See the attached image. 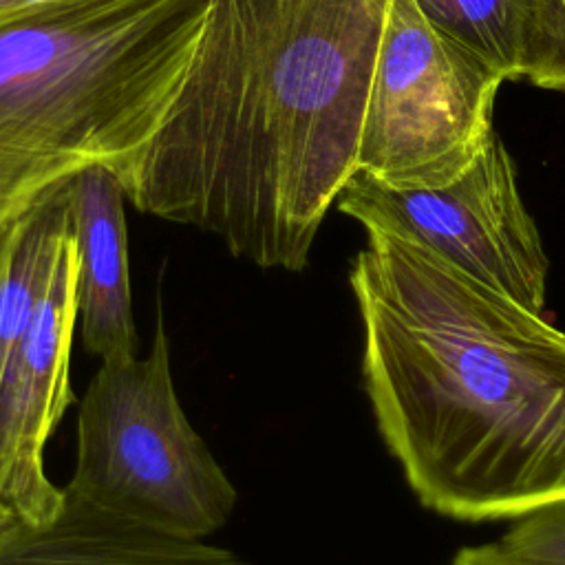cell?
Wrapping results in <instances>:
<instances>
[{
    "mask_svg": "<svg viewBox=\"0 0 565 565\" xmlns=\"http://www.w3.org/2000/svg\"><path fill=\"white\" fill-rule=\"evenodd\" d=\"M124 185L104 166L71 177L77 252L75 305L84 347L102 362L137 355L132 318Z\"/></svg>",
    "mask_w": 565,
    "mask_h": 565,
    "instance_id": "cell-8",
    "label": "cell"
},
{
    "mask_svg": "<svg viewBox=\"0 0 565 565\" xmlns=\"http://www.w3.org/2000/svg\"><path fill=\"white\" fill-rule=\"evenodd\" d=\"M71 230V179L44 190L0 227V386Z\"/></svg>",
    "mask_w": 565,
    "mask_h": 565,
    "instance_id": "cell-10",
    "label": "cell"
},
{
    "mask_svg": "<svg viewBox=\"0 0 565 565\" xmlns=\"http://www.w3.org/2000/svg\"><path fill=\"white\" fill-rule=\"evenodd\" d=\"M75 232L66 236L49 289L0 386V501L22 521L51 519L64 490L44 472V446L68 402V360L77 327Z\"/></svg>",
    "mask_w": 565,
    "mask_h": 565,
    "instance_id": "cell-7",
    "label": "cell"
},
{
    "mask_svg": "<svg viewBox=\"0 0 565 565\" xmlns=\"http://www.w3.org/2000/svg\"><path fill=\"white\" fill-rule=\"evenodd\" d=\"M497 545L523 565H565V501L514 519Z\"/></svg>",
    "mask_w": 565,
    "mask_h": 565,
    "instance_id": "cell-12",
    "label": "cell"
},
{
    "mask_svg": "<svg viewBox=\"0 0 565 565\" xmlns=\"http://www.w3.org/2000/svg\"><path fill=\"white\" fill-rule=\"evenodd\" d=\"M424 20L503 79H527L545 26L547 0H413Z\"/></svg>",
    "mask_w": 565,
    "mask_h": 565,
    "instance_id": "cell-11",
    "label": "cell"
},
{
    "mask_svg": "<svg viewBox=\"0 0 565 565\" xmlns=\"http://www.w3.org/2000/svg\"><path fill=\"white\" fill-rule=\"evenodd\" d=\"M212 0H51L0 22V227L51 185L117 177L179 99Z\"/></svg>",
    "mask_w": 565,
    "mask_h": 565,
    "instance_id": "cell-3",
    "label": "cell"
},
{
    "mask_svg": "<svg viewBox=\"0 0 565 565\" xmlns=\"http://www.w3.org/2000/svg\"><path fill=\"white\" fill-rule=\"evenodd\" d=\"M44 2H51V0H0V22L13 18V15H20L29 9H35Z\"/></svg>",
    "mask_w": 565,
    "mask_h": 565,
    "instance_id": "cell-15",
    "label": "cell"
},
{
    "mask_svg": "<svg viewBox=\"0 0 565 565\" xmlns=\"http://www.w3.org/2000/svg\"><path fill=\"white\" fill-rule=\"evenodd\" d=\"M505 79L437 33L413 0H393L360 130L355 172L399 188H439L486 148Z\"/></svg>",
    "mask_w": 565,
    "mask_h": 565,
    "instance_id": "cell-5",
    "label": "cell"
},
{
    "mask_svg": "<svg viewBox=\"0 0 565 565\" xmlns=\"http://www.w3.org/2000/svg\"><path fill=\"white\" fill-rule=\"evenodd\" d=\"M13 519H15V514H13V512H11V510L0 501V530H2V527H7Z\"/></svg>",
    "mask_w": 565,
    "mask_h": 565,
    "instance_id": "cell-16",
    "label": "cell"
},
{
    "mask_svg": "<svg viewBox=\"0 0 565 565\" xmlns=\"http://www.w3.org/2000/svg\"><path fill=\"white\" fill-rule=\"evenodd\" d=\"M64 490L179 539L203 541L232 514L236 488L179 404L161 322L146 358L102 362L93 375Z\"/></svg>",
    "mask_w": 565,
    "mask_h": 565,
    "instance_id": "cell-4",
    "label": "cell"
},
{
    "mask_svg": "<svg viewBox=\"0 0 565 565\" xmlns=\"http://www.w3.org/2000/svg\"><path fill=\"white\" fill-rule=\"evenodd\" d=\"M335 205L364 230L408 236L545 316L550 260L523 205L514 159L497 132L475 163L446 185L399 190L353 172Z\"/></svg>",
    "mask_w": 565,
    "mask_h": 565,
    "instance_id": "cell-6",
    "label": "cell"
},
{
    "mask_svg": "<svg viewBox=\"0 0 565 565\" xmlns=\"http://www.w3.org/2000/svg\"><path fill=\"white\" fill-rule=\"evenodd\" d=\"M349 282L364 391L419 503L486 523L565 501V331L386 230Z\"/></svg>",
    "mask_w": 565,
    "mask_h": 565,
    "instance_id": "cell-2",
    "label": "cell"
},
{
    "mask_svg": "<svg viewBox=\"0 0 565 565\" xmlns=\"http://www.w3.org/2000/svg\"><path fill=\"white\" fill-rule=\"evenodd\" d=\"M448 565H523V563L505 554L497 543H483V545L461 547Z\"/></svg>",
    "mask_w": 565,
    "mask_h": 565,
    "instance_id": "cell-14",
    "label": "cell"
},
{
    "mask_svg": "<svg viewBox=\"0 0 565 565\" xmlns=\"http://www.w3.org/2000/svg\"><path fill=\"white\" fill-rule=\"evenodd\" d=\"M527 82L565 93V0H547L541 51Z\"/></svg>",
    "mask_w": 565,
    "mask_h": 565,
    "instance_id": "cell-13",
    "label": "cell"
},
{
    "mask_svg": "<svg viewBox=\"0 0 565 565\" xmlns=\"http://www.w3.org/2000/svg\"><path fill=\"white\" fill-rule=\"evenodd\" d=\"M0 565H245L232 550L104 512L64 490L46 521L0 530Z\"/></svg>",
    "mask_w": 565,
    "mask_h": 565,
    "instance_id": "cell-9",
    "label": "cell"
},
{
    "mask_svg": "<svg viewBox=\"0 0 565 565\" xmlns=\"http://www.w3.org/2000/svg\"><path fill=\"white\" fill-rule=\"evenodd\" d=\"M393 0H212L177 104L117 177L137 210L305 269L355 172Z\"/></svg>",
    "mask_w": 565,
    "mask_h": 565,
    "instance_id": "cell-1",
    "label": "cell"
}]
</instances>
